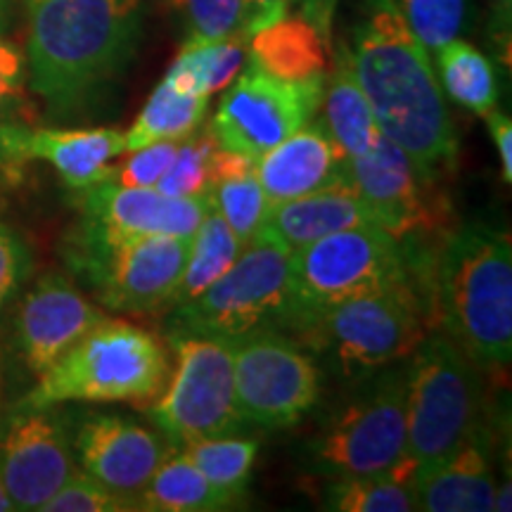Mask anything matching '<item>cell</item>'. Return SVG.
I'll list each match as a JSON object with an SVG mask.
<instances>
[{
    "mask_svg": "<svg viewBox=\"0 0 512 512\" xmlns=\"http://www.w3.org/2000/svg\"><path fill=\"white\" fill-rule=\"evenodd\" d=\"M377 126L432 181L458 159V133L430 53L403 19L396 0H358L351 41H344Z\"/></svg>",
    "mask_w": 512,
    "mask_h": 512,
    "instance_id": "1",
    "label": "cell"
},
{
    "mask_svg": "<svg viewBox=\"0 0 512 512\" xmlns=\"http://www.w3.org/2000/svg\"><path fill=\"white\" fill-rule=\"evenodd\" d=\"M27 74L60 117L86 110L140 41V0H27Z\"/></svg>",
    "mask_w": 512,
    "mask_h": 512,
    "instance_id": "2",
    "label": "cell"
},
{
    "mask_svg": "<svg viewBox=\"0 0 512 512\" xmlns=\"http://www.w3.org/2000/svg\"><path fill=\"white\" fill-rule=\"evenodd\" d=\"M430 323L475 366L503 368L512 356V247L508 233L458 228L430 275Z\"/></svg>",
    "mask_w": 512,
    "mask_h": 512,
    "instance_id": "3",
    "label": "cell"
},
{
    "mask_svg": "<svg viewBox=\"0 0 512 512\" xmlns=\"http://www.w3.org/2000/svg\"><path fill=\"white\" fill-rule=\"evenodd\" d=\"M169 370V354L152 332L105 316L38 375L22 408H55L72 401L147 408L164 389Z\"/></svg>",
    "mask_w": 512,
    "mask_h": 512,
    "instance_id": "4",
    "label": "cell"
},
{
    "mask_svg": "<svg viewBox=\"0 0 512 512\" xmlns=\"http://www.w3.org/2000/svg\"><path fill=\"white\" fill-rule=\"evenodd\" d=\"M406 368V470L418 477L451 456L482 425L475 361L446 335L425 337Z\"/></svg>",
    "mask_w": 512,
    "mask_h": 512,
    "instance_id": "5",
    "label": "cell"
},
{
    "mask_svg": "<svg viewBox=\"0 0 512 512\" xmlns=\"http://www.w3.org/2000/svg\"><path fill=\"white\" fill-rule=\"evenodd\" d=\"M188 254L190 238L119 235L83 221L67 259L105 309L140 316L174 306Z\"/></svg>",
    "mask_w": 512,
    "mask_h": 512,
    "instance_id": "6",
    "label": "cell"
},
{
    "mask_svg": "<svg viewBox=\"0 0 512 512\" xmlns=\"http://www.w3.org/2000/svg\"><path fill=\"white\" fill-rule=\"evenodd\" d=\"M292 249L264 226L200 297L174 306L169 335L238 339L273 328L290 309Z\"/></svg>",
    "mask_w": 512,
    "mask_h": 512,
    "instance_id": "7",
    "label": "cell"
},
{
    "mask_svg": "<svg viewBox=\"0 0 512 512\" xmlns=\"http://www.w3.org/2000/svg\"><path fill=\"white\" fill-rule=\"evenodd\" d=\"M411 285L401 242L377 226L339 230L292 252L285 323L299 313Z\"/></svg>",
    "mask_w": 512,
    "mask_h": 512,
    "instance_id": "8",
    "label": "cell"
},
{
    "mask_svg": "<svg viewBox=\"0 0 512 512\" xmlns=\"http://www.w3.org/2000/svg\"><path fill=\"white\" fill-rule=\"evenodd\" d=\"M287 323L309 344L330 351L347 375L392 366L427 337L413 285L299 313Z\"/></svg>",
    "mask_w": 512,
    "mask_h": 512,
    "instance_id": "9",
    "label": "cell"
},
{
    "mask_svg": "<svg viewBox=\"0 0 512 512\" xmlns=\"http://www.w3.org/2000/svg\"><path fill=\"white\" fill-rule=\"evenodd\" d=\"M174 373L145 408L150 420L176 444L226 437L245 425L235 399L230 342L216 337L169 335Z\"/></svg>",
    "mask_w": 512,
    "mask_h": 512,
    "instance_id": "10",
    "label": "cell"
},
{
    "mask_svg": "<svg viewBox=\"0 0 512 512\" xmlns=\"http://www.w3.org/2000/svg\"><path fill=\"white\" fill-rule=\"evenodd\" d=\"M223 95L209 133L223 150L238 152L256 162L316 117L325 93V76L285 81L245 62Z\"/></svg>",
    "mask_w": 512,
    "mask_h": 512,
    "instance_id": "11",
    "label": "cell"
},
{
    "mask_svg": "<svg viewBox=\"0 0 512 512\" xmlns=\"http://www.w3.org/2000/svg\"><path fill=\"white\" fill-rule=\"evenodd\" d=\"M235 399L245 422L297 425L320 399V373L290 337L273 328L230 339Z\"/></svg>",
    "mask_w": 512,
    "mask_h": 512,
    "instance_id": "12",
    "label": "cell"
},
{
    "mask_svg": "<svg viewBox=\"0 0 512 512\" xmlns=\"http://www.w3.org/2000/svg\"><path fill=\"white\" fill-rule=\"evenodd\" d=\"M316 460L335 477L394 470L406 458V373L384 375L339 411L316 441Z\"/></svg>",
    "mask_w": 512,
    "mask_h": 512,
    "instance_id": "13",
    "label": "cell"
},
{
    "mask_svg": "<svg viewBox=\"0 0 512 512\" xmlns=\"http://www.w3.org/2000/svg\"><path fill=\"white\" fill-rule=\"evenodd\" d=\"M74 470V448L60 418L50 408L19 406L0 437V482L12 510H43Z\"/></svg>",
    "mask_w": 512,
    "mask_h": 512,
    "instance_id": "14",
    "label": "cell"
},
{
    "mask_svg": "<svg viewBox=\"0 0 512 512\" xmlns=\"http://www.w3.org/2000/svg\"><path fill=\"white\" fill-rule=\"evenodd\" d=\"M126 152L117 128H29L0 124V166L46 162L72 190L114 181V159Z\"/></svg>",
    "mask_w": 512,
    "mask_h": 512,
    "instance_id": "15",
    "label": "cell"
},
{
    "mask_svg": "<svg viewBox=\"0 0 512 512\" xmlns=\"http://www.w3.org/2000/svg\"><path fill=\"white\" fill-rule=\"evenodd\" d=\"M105 316L69 275L43 273L17 311L15 337L24 366L36 377L43 375Z\"/></svg>",
    "mask_w": 512,
    "mask_h": 512,
    "instance_id": "16",
    "label": "cell"
},
{
    "mask_svg": "<svg viewBox=\"0 0 512 512\" xmlns=\"http://www.w3.org/2000/svg\"><path fill=\"white\" fill-rule=\"evenodd\" d=\"M344 174L354 185L370 221L396 242L432 226V211L422 195V178L411 157L382 133L366 155L344 159Z\"/></svg>",
    "mask_w": 512,
    "mask_h": 512,
    "instance_id": "17",
    "label": "cell"
},
{
    "mask_svg": "<svg viewBox=\"0 0 512 512\" xmlns=\"http://www.w3.org/2000/svg\"><path fill=\"white\" fill-rule=\"evenodd\" d=\"M169 451L157 432L119 415H93L83 420L74 439L81 470L133 501Z\"/></svg>",
    "mask_w": 512,
    "mask_h": 512,
    "instance_id": "18",
    "label": "cell"
},
{
    "mask_svg": "<svg viewBox=\"0 0 512 512\" xmlns=\"http://www.w3.org/2000/svg\"><path fill=\"white\" fill-rule=\"evenodd\" d=\"M83 221L119 235H178L190 238L209 209L207 197H169L157 188L105 181L79 190Z\"/></svg>",
    "mask_w": 512,
    "mask_h": 512,
    "instance_id": "19",
    "label": "cell"
},
{
    "mask_svg": "<svg viewBox=\"0 0 512 512\" xmlns=\"http://www.w3.org/2000/svg\"><path fill=\"white\" fill-rule=\"evenodd\" d=\"M342 171L344 155L320 121H306L254 162V174L271 207L323 188Z\"/></svg>",
    "mask_w": 512,
    "mask_h": 512,
    "instance_id": "20",
    "label": "cell"
},
{
    "mask_svg": "<svg viewBox=\"0 0 512 512\" xmlns=\"http://www.w3.org/2000/svg\"><path fill=\"white\" fill-rule=\"evenodd\" d=\"M494 491L486 425H479L451 456L415 477L418 510L427 512H491Z\"/></svg>",
    "mask_w": 512,
    "mask_h": 512,
    "instance_id": "21",
    "label": "cell"
},
{
    "mask_svg": "<svg viewBox=\"0 0 512 512\" xmlns=\"http://www.w3.org/2000/svg\"><path fill=\"white\" fill-rule=\"evenodd\" d=\"M358 226H373V221L344 171L323 188L273 204L266 219V228L292 252L325 235Z\"/></svg>",
    "mask_w": 512,
    "mask_h": 512,
    "instance_id": "22",
    "label": "cell"
},
{
    "mask_svg": "<svg viewBox=\"0 0 512 512\" xmlns=\"http://www.w3.org/2000/svg\"><path fill=\"white\" fill-rule=\"evenodd\" d=\"M330 36L302 15L287 12L247 38V62L285 81L325 76L332 60Z\"/></svg>",
    "mask_w": 512,
    "mask_h": 512,
    "instance_id": "23",
    "label": "cell"
},
{
    "mask_svg": "<svg viewBox=\"0 0 512 512\" xmlns=\"http://www.w3.org/2000/svg\"><path fill=\"white\" fill-rule=\"evenodd\" d=\"M332 69L325 76L323 93V121L325 131L335 140L344 159H354L373 150L377 140L382 138L380 126L373 114V107L358 83L354 69H351L349 53L344 41L339 43L332 55Z\"/></svg>",
    "mask_w": 512,
    "mask_h": 512,
    "instance_id": "24",
    "label": "cell"
},
{
    "mask_svg": "<svg viewBox=\"0 0 512 512\" xmlns=\"http://www.w3.org/2000/svg\"><path fill=\"white\" fill-rule=\"evenodd\" d=\"M238 501L211 484L183 451H169L136 496L138 510L152 512H216L233 508Z\"/></svg>",
    "mask_w": 512,
    "mask_h": 512,
    "instance_id": "25",
    "label": "cell"
},
{
    "mask_svg": "<svg viewBox=\"0 0 512 512\" xmlns=\"http://www.w3.org/2000/svg\"><path fill=\"white\" fill-rule=\"evenodd\" d=\"M207 110L209 98L183 91L164 76L128 128L126 152L159 140H185L202 126Z\"/></svg>",
    "mask_w": 512,
    "mask_h": 512,
    "instance_id": "26",
    "label": "cell"
},
{
    "mask_svg": "<svg viewBox=\"0 0 512 512\" xmlns=\"http://www.w3.org/2000/svg\"><path fill=\"white\" fill-rule=\"evenodd\" d=\"M247 62V38L242 34L216 41H185L181 53L166 72L183 91L211 98L238 79Z\"/></svg>",
    "mask_w": 512,
    "mask_h": 512,
    "instance_id": "27",
    "label": "cell"
},
{
    "mask_svg": "<svg viewBox=\"0 0 512 512\" xmlns=\"http://www.w3.org/2000/svg\"><path fill=\"white\" fill-rule=\"evenodd\" d=\"M434 60L441 91L451 95V100L479 117L498 110V74L482 50L458 36L434 50Z\"/></svg>",
    "mask_w": 512,
    "mask_h": 512,
    "instance_id": "28",
    "label": "cell"
},
{
    "mask_svg": "<svg viewBox=\"0 0 512 512\" xmlns=\"http://www.w3.org/2000/svg\"><path fill=\"white\" fill-rule=\"evenodd\" d=\"M242 249H245V245L238 240V235L230 230L219 211L209 204L202 223L190 235L188 264H185V273L174 306L188 304L195 297H200L214 280H219L235 264Z\"/></svg>",
    "mask_w": 512,
    "mask_h": 512,
    "instance_id": "29",
    "label": "cell"
},
{
    "mask_svg": "<svg viewBox=\"0 0 512 512\" xmlns=\"http://www.w3.org/2000/svg\"><path fill=\"white\" fill-rule=\"evenodd\" d=\"M328 508L337 512H413L418 494L413 479L399 470L373 475H344L328 486Z\"/></svg>",
    "mask_w": 512,
    "mask_h": 512,
    "instance_id": "30",
    "label": "cell"
},
{
    "mask_svg": "<svg viewBox=\"0 0 512 512\" xmlns=\"http://www.w3.org/2000/svg\"><path fill=\"white\" fill-rule=\"evenodd\" d=\"M256 453H259V444L254 439L235 437V434L197 439L183 444V456L211 484L219 486L221 491L235 498H242V494H245Z\"/></svg>",
    "mask_w": 512,
    "mask_h": 512,
    "instance_id": "31",
    "label": "cell"
},
{
    "mask_svg": "<svg viewBox=\"0 0 512 512\" xmlns=\"http://www.w3.org/2000/svg\"><path fill=\"white\" fill-rule=\"evenodd\" d=\"M209 200L242 245H249L264 230L268 211H271V202L254 174V166L238 174L214 178Z\"/></svg>",
    "mask_w": 512,
    "mask_h": 512,
    "instance_id": "32",
    "label": "cell"
},
{
    "mask_svg": "<svg viewBox=\"0 0 512 512\" xmlns=\"http://www.w3.org/2000/svg\"><path fill=\"white\" fill-rule=\"evenodd\" d=\"M216 150L219 143L209 128L202 136L192 133L185 143H178L174 162L155 188L169 197H207L211 190V157Z\"/></svg>",
    "mask_w": 512,
    "mask_h": 512,
    "instance_id": "33",
    "label": "cell"
},
{
    "mask_svg": "<svg viewBox=\"0 0 512 512\" xmlns=\"http://www.w3.org/2000/svg\"><path fill=\"white\" fill-rule=\"evenodd\" d=\"M185 41L245 36V0H169Z\"/></svg>",
    "mask_w": 512,
    "mask_h": 512,
    "instance_id": "34",
    "label": "cell"
},
{
    "mask_svg": "<svg viewBox=\"0 0 512 512\" xmlns=\"http://www.w3.org/2000/svg\"><path fill=\"white\" fill-rule=\"evenodd\" d=\"M396 5L427 53L458 38L470 12V0H396Z\"/></svg>",
    "mask_w": 512,
    "mask_h": 512,
    "instance_id": "35",
    "label": "cell"
},
{
    "mask_svg": "<svg viewBox=\"0 0 512 512\" xmlns=\"http://www.w3.org/2000/svg\"><path fill=\"white\" fill-rule=\"evenodd\" d=\"M138 510L133 498L121 496L107 489L98 479L74 470V475L64 482L57 494L43 505L41 512H126Z\"/></svg>",
    "mask_w": 512,
    "mask_h": 512,
    "instance_id": "36",
    "label": "cell"
},
{
    "mask_svg": "<svg viewBox=\"0 0 512 512\" xmlns=\"http://www.w3.org/2000/svg\"><path fill=\"white\" fill-rule=\"evenodd\" d=\"M34 273V252L17 228L0 223V316Z\"/></svg>",
    "mask_w": 512,
    "mask_h": 512,
    "instance_id": "37",
    "label": "cell"
},
{
    "mask_svg": "<svg viewBox=\"0 0 512 512\" xmlns=\"http://www.w3.org/2000/svg\"><path fill=\"white\" fill-rule=\"evenodd\" d=\"M181 140H159L145 147H138L126 157L124 164L114 169V181L133 188H155L159 178L166 174L174 162Z\"/></svg>",
    "mask_w": 512,
    "mask_h": 512,
    "instance_id": "38",
    "label": "cell"
},
{
    "mask_svg": "<svg viewBox=\"0 0 512 512\" xmlns=\"http://www.w3.org/2000/svg\"><path fill=\"white\" fill-rule=\"evenodd\" d=\"M27 55L24 50L0 36V117L15 110L27 93Z\"/></svg>",
    "mask_w": 512,
    "mask_h": 512,
    "instance_id": "39",
    "label": "cell"
},
{
    "mask_svg": "<svg viewBox=\"0 0 512 512\" xmlns=\"http://www.w3.org/2000/svg\"><path fill=\"white\" fill-rule=\"evenodd\" d=\"M486 124H489L491 138H494L498 159H501V174L505 183H512V121L503 112L486 114Z\"/></svg>",
    "mask_w": 512,
    "mask_h": 512,
    "instance_id": "40",
    "label": "cell"
},
{
    "mask_svg": "<svg viewBox=\"0 0 512 512\" xmlns=\"http://www.w3.org/2000/svg\"><path fill=\"white\" fill-rule=\"evenodd\" d=\"M290 12V0H245V38Z\"/></svg>",
    "mask_w": 512,
    "mask_h": 512,
    "instance_id": "41",
    "label": "cell"
},
{
    "mask_svg": "<svg viewBox=\"0 0 512 512\" xmlns=\"http://www.w3.org/2000/svg\"><path fill=\"white\" fill-rule=\"evenodd\" d=\"M337 0H290V8L297 5V15L309 19L316 27L323 31L325 36H330V24H332V10H335Z\"/></svg>",
    "mask_w": 512,
    "mask_h": 512,
    "instance_id": "42",
    "label": "cell"
},
{
    "mask_svg": "<svg viewBox=\"0 0 512 512\" xmlns=\"http://www.w3.org/2000/svg\"><path fill=\"white\" fill-rule=\"evenodd\" d=\"M15 0H0V34H3L5 24H8V15H10V8Z\"/></svg>",
    "mask_w": 512,
    "mask_h": 512,
    "instance_id": "43",
    "label": "cell"
},
{
    "mask_svg": "<svg viewBox=\"0 0 512 512\" xmlns=\"http://www.w3.org/2000/svg\"><path fill=\"white\" fill-rule=\"evenodd\" d=\"M10 510H12V503H10L8 494H5L3 482H0V512H10Z\"/></svg>",
    "mask_w": 512,
    "mask_h": 512,
    "instance_id": "44",
    "label": "cell"
}]
</instances>
